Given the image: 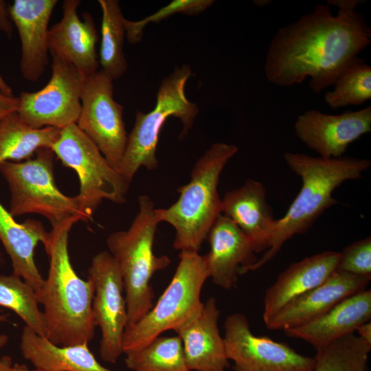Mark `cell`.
I'll use <instances>...</instances> for the list:
<instances>
[{
  "label": "cell",
  "instance_id": "obj_1",
  "mask_svg": "<svg viewBox=\"0 0 371 371\" xmlns=\"http://www.w3.org/2000/svg\"><path fill=\"white\" fill-rule=\"evenodd\" d=\"M358 0H333L317 4L297 21L279 28L266 55L265 74L280 87L311 78L319 93L334 86L340 75L361 60L359 54L371 43V30L357 11Z\"/></svg>",
  "mask_w": 371,
  "mask_h": 371
},
{
  "label": "cell",
  "instance_id": "obj_2",
  "mask_svg": "<svg viewBox=\"0 0 371 371\" xmlns=\"http://www.w3.org/2000/svg\"><path fill=\"white\" fill-rule=\"evenodd\" d=\"M78 221L70 218L52 227L45 247L49 258L48 276L35 293L43 306L45 337L60 346L88 344L96 326L92 315L93 282L77 275L69 254V232Z\"/></svg>",
  "mask_w": 371,
  "mask_h": 371
},
{
  "label": "cell",
  "instance_id": "obj_3",
  "mask_svg": "<svg viewBox=\"0 0 371 371\" xmlns=\"http://www.w3.org/2000/svg\"><path fill=\"white\" fill-rule=\"evenodd\" d=\"M284 159L300 177L302 187L285 215L276 220L268 249L249 271L271 260L289 239L306 232L326 210L337 203L332 195L335 189L345 181L361 177L371 164L366 159H324L293 153H285Z\"/></svg>",
  "mask_w": 371,
  "mask_h": 371
},
{
  "label": "cell",
  "instance_id": "obj_4",
  "mask_svg": "<svg viewBox=\"0 0 371 371\" xmlns=\"http://www.w3.org/2000/svg\"><path fill=\"white\" fill-rule=\"evenodd\" d=\"M238 152L223 142L212 144L193 166L190 181L179 187L178 199L166 208H156L159 223L175 230L172 247L181 251L199 252L218 216L222 201L218 193L221 172Z\"/></svg>",
  "mask_w": 371,
  "mask_h": 371
},
{
  "label": "cell",
  "instance_id": "obj_5",
  "mask_svg": "<svg viewBox=\"0 0 371 371\" xmlns=\"http://www.w3.org/2000/svg\"><path fill=\"white\" fill-rule=\"evenodd\" d=\"M137 201L139 210L128 229L113 232L106 239L109 252L117 262L122 277L127 326L137 322L153 308L155 294L151 278L171 263L168 256H157L153 251L159 223L153 201L148 195L143 194L139 196Z\"/></svg>",
  "mask_w": 371,
  "mask_h": 371
},
{
  "label": "cell",
  "instance_id": "obj_6",
  "mask_svg": "<svg viewBox=\"0 0 371 371\" xmlns=\"http://www.w3.org/2000/svg\"><path fill=\"white\" fill-rule=\"evenodd\" d=\"M192 76L189 65L177 66L164 78L159 85L155 108L148 113L138 111L133 129L128 135L120 173L131 183L140 167L148 170L158 166L156 156L160 131L170 117L179 118L183 125L179 139L192 129L199 113L197 104L185 93L187 81Z\"/></svg>",
  "mask_w": 371,
  "mask_h": 371
},
{
  "label": "cell",
  "instance_id": "obj_7",
  "mask_svg": "<svg viewBox=\"0 0 371 371\" xmlns=\"http://www.w3.org/2000/svg\"><path fill=\"white\" fill-rule=\"evenodd\" d=\"M174 276L153 308L137 322L126 327L123 353L142 348L168 330H175L202 308L203 286L209 274L199 252L181 251Z\"/></svg>",
  "mask_w": 371,
  "mask_h": 371
},
{
  "label": "cell",
  "instance_id": "obj_8",
  "mask_svg": "<svg viewBox=\"0 0 371 371\" xmlns=\"http://www.w3.org/2000/svg\"><path fill=\"white\" fill-rule=\"evenodd\" d=\"M54 157L51 148H42L33 159L0 164V172L10 190L9 212L14 217L42 215L52 227L74 218L87 222L76 196L65 195L58 188L54 176Z\"/></svg>",
  "mask_w": 371,
  "mask_h": 371
},
{
  "label": "cell",
  "instance_id": "obj_9",
  "mask_svg": "<svg viewBox=\"0 0 371 371\" xmlns=\"http://www.w3.org/2000/svg\"><path fill=\"white\" fill-rule=\"evenodd\" d=\"M51 149L65 166L76 172L80 189L76 196L80 212L88 221L104 200L117 204L126 201L131 183L109 165L76 124L61 129Z\"/></svg>",
  "mask_w": 371,
  "mask_h": 371
},
{
  "label": "cell",
  "instance_id": "obj_10",
  "mask_svg": "<svg viewBox=\"0 0 371 371\" xmlns=\"http://www.w3.org/2000/svg\"><path fill=\"white\" fill-rule=\"evenodd\" d=\"M113 81L102 69L85 78L76 125L120 172L128 134L123 120L124 107L113 97Z\"/></svg>",
  "mask_w": 371,
  "mask_h": 371
},
{
  "label": "cell",
  "instance_id": "obj_11",
  "mask_svg": "<svg viewBox=\"0 0 371 371\" xmlns=\"http://www.w3.org/2000/svg\"><path fill=\"white\" fill-rule=\"evenodd\" d=\"M52 56V75L46 85L35 92L22 91L17 113L34 129L52 126L63 129L76 124L81 111L85 77L71 64Z\"/></svg>",
  "mask_w": 371,
  "mask_h": 371
},
{
  "label": "cell",
  "instance_id": "obj_12",
  "mask_svg": "<svg viewBox=\"0 0 371 371\" xmlns=\"http://www.w3.org/2000/svg\"><path fill=\"white\" fill-rule=\"evenodd\" d=\"M88 274L94 284L93 318L101 331L100 356L104 361L115 363L123 354V336L128 324L122 274L109 251L93 257Z\"/></svg>",
  "mask_w": 371,
  "mask_h": 371
},
{
  "label": "cell",
  "instance_id": "obj_13",
  "mask_svg": "<svg viewBox=\"0 0 371 371\" xmlns=\"http://www.w3.org/2000/svg\"><path fill=\"white\" fill-rule=\"evenodd\" d=\"M224 344L234 371H313L315 358L302 355L286 344L255 335L248 319L236 313L224 322Z\"/></svg>",
  "mask_w": 371,
  "mask_h": 371
},
{
  "label": "cell",
  "instance_id": "obj_14",
  "mask_svg": "<svg viewBox=\"0 0 371 371\" xmlns=\"http://www.w3.org/2000/svg\"><path fill=\"white\" fill-rule=\"evenodd\" d=\"M296 136L324 159L342 157L348 146L371 131V107L340 115L309 110L294 125Z\"/></svg>",
  "mask_w": 371,
  "mask_h": 371
},
{
  "label": "cell",
  "instance_id": "obj_15",
  "mask_svg": "<svg viewBox=\"0 0 371 371\" xmlns=\"http://www.w3.org/2000/svg\"><path fill=\"white\" fill-rule=\"evenodd\" d=\"M210 251L203 256L209 278L223 289L235 286L238 276L256 262L250 238L229 218L220 214L206 238Z\"/></svg>",
  "mask_w": 371,
  "mask_h": 371
},
{
  "label": "cell",
  "instance_id": "obj_16",
  "mask_svg": "<svg viewBox=\"0 0 371 371\" xmlns=\"http://www.w3.org/2000/svg\"><path fill=\"white\" fill-rule=\"evenodd\" d=\"M80 4V0L64 1L62 19L49 29L48 48L52 56L74 65L85 78L98 71V34L89 13L83 12L79 18Z\"/></svg>",
  "mask_w": 371,
  "mask_h": 371
},
{
  "label": "cell",
  "instance_id": "obj_17",
  "mask_svg": "<svg viewBox=\"0 0 371 371\" xmlns=\"http://www.w3.org/2000/svg\"><path fill=\"white\" fill-rule=\"evenodd\" d=\"M370 280V276L335 271L322 284L286 304L265 324L269 330H284L302 326L366 289Z\"/></svg>",
  "mask_w": 371,
  "mask_h": 371
},
{
  "label": "cell",
  "instance_id": "obj_18",
  "mask_svg": "<svg viewBox=\"0 0 371 371\" xmlns=\"http://www.w3.org/2000/svg\"><path fill=\"white\" fill-rule=\"evenodd\" d=\"M57 0H14L10 16L21 43L20 71L30 82L37 81L49 63L48 24Z\"/></svg>",
  "mask_w": 371,
  "mask_h": 371
},
{
  "label": "cell",
  "instance_id": "obj_19",
  "mask_svg": "<svg viewBox=\"0 0 371 371\" xmlns=\"http://www.w3.org/2000/svg\"><path fill=\"white\" fill-rule=\"evenodd\" d=\"M221 311L210 297L201 310L174 330L182 341L190 371H226L229 368L218 322Z\"/></svg>",
  "mask_w": 371,
  "mask_h": 371
},
{
  "label": "cell",
  "instance_id": "obj_20",
  "mask_svg": "<svg viewBox=\"0 0 371 371\" xmlns=\"http://www.w3.org/2000/svg\"><path fill=\"white\" fill-rule=\"evenodd\" d=\"M371 318V291L364 289L345 298L322 315L295 328L285 335L302 339L320 350L333 341L355 333Z\"/></svg>",
  "mask_w": 371,
  "mask_h": 371
},
{
  "label": "cell",
  "instance_id": "obj_21",
  "mask_svg": "<svg viewBox=\"0 0 371 371\" xmlns=\"http://www.w3.org/2000/svg\"><path fill=\"white\" fill-rule=\"evenodd\" d=\"M266 193L262 183L248 179L221 199L222 214L250 238L256 253L268 249L277 220L267 203Z\"/></svg>",
  "mask_w": 371,
  "mask_h": 371
},
{
  "label": "cell",
  "instance_id": "obj_22",
  "mask_svg": "<svg viewBox=\"0 0 371 371\" xmlns=\"http://www.w3.org/2000/svg\"><path fill=\"white\" fill-rule=\"evenodd\" d=\"M339 252L327 251L291 264L267 290L263 300V320L286 304L325 282L335 271Z\"/></svg>",
  "mask_w": 371,
  "mask_h": 371
},
{
  "label": "cell",
  "instance_id": "obj_23",
  "mask_svg": "<svg viewBox=\"0 0 371 371\" xmlns=\"http://www.w3.org/2000/svg\"><path fill=\"white\" fill-rule=\"evenodd\" d=\"M49 232L37 220L17 223L0 202V241L10 258L12 273L21 278L35 293L43 286L45 279L34 258L39 243L45 247L49 242Z\"/></svg>",
  "mask_w": 371,
  "mask_h": 371
},
{
  "label": "cell",
  "instance_id": "obj_24",
  "mask_svg": "<svg viewBox=\"0 0 371 371\" xmlns=\"http://www.w3.org/2000/svg\"><path fill=\"white\" fill-rule=\"evenodd\" d=\"M20 349L24 359L36 368L56 371H112L102 366L88 344L60 346L25 326Z\"/></svg>",
  "mask_w": 371,
  "mask_h": 371
},
{
  "label": "cell",
  "instance_id": "obj_25",
  "mask_svg": "<svg viewBox=\"0 0 371 371\" xmlns=\"http://www.w3.org/2000/svg\"><path fill=\"white\" fill-rule=\"evenodd\" d=\"M61 129L46 126L31 128L14 112L0 121V164L30 159L42 148H49L59 137Z\"/></svg>",
  "mask_w": 371,
  "mask_h": 371
},
{
  "label": "cell",
  "instance_id": "obj_26",
  "mask_svg": "<svg viewBox=\"0 0 371 371\" xmlns=\"http://www.w3.org/2000/svg\"><path fill=\"white\" fill-rule=\"evenodd\" d=\"M98 2L102 10L99 63L101 69L114 80L122 76L128 67L123 51L125 18L117 0H98Z\"/></svg>",
  "mask_w": 371,
  "mask_h": 371
},
{
  "label": "cell",
  "instance_id": "obj_27",
  "mask_svg": "<svg viewBox=\"0 0 371 371\" xmlns=\"http://www.w3.org/2000/svg\"><path fill=\"white\" fill-rule=\"evenodd\" d=\"M133 371H190L179 336H159L139 350L125 354Z\"/></svg>",
  "mask_w": 371,
  "mask_h": 371
},
{
  "label": "cell",
  "instance_id": "obj_28",
  "mask_svg": "<svg viewBox=\"0 0 371 371\" xmlns=\"http://www.w3.org/2000/svg\"><path fill=\"white\" fill-rule=\"evenodd\" d=\"M371 345L355 333L317 350L313 371H368Z\"/></svg>",
  "mask_w": 371,
  "mask_h": 371
},
{
  "label": "cell",
  "instance_id": "obj_29",
  "mask_svg": "<svg viewBox=\"0 0 371 371\" xmlns=\"http://www.w3.org/2000/svg\"><path fill=\"white\" fill-rule=\"evenodd\" d=\"M0 306L12 310L36 334L45 337L43 312L35 291L21 278L0 274Z\"/></svg>",
  "mask_w": 371,
  "mask_h": 371
},
{
  "label": "cell",
  "instance_id": "obj_30",
  "mask_svg": "<svg viewBox=\"0 0 371 371\" xmlns=\"http://www.w3.org/2000/svg\"><path fill=\"white\" fill-rule=\"evenodd\" d=\"M335 88L325 95L333 109L360 105L371 98V68L361 60L346 69L335 82Z\"/></svg>",
  "mask_w": 371,
  "mask_h": 371
},
{
  "label": "cell",
  "instance_id": "obj_31",
  "mask_svg": "<svg viewBox=\"0 0 371 371\" xmlns=\"http://www.w3.org/2000/svg\"><path fill=\"white\" fill-rule=\"evenodd\" d=\"M214 2L212 0H173L143 19L134 21L124 19V25L128 41L133 44L139 42L144 29L150 23H159L176 14L195 16L207 10Z\"/></svg>",
  "mask_w": 371,
  "mask_h": 371
},
{
  "label": "cell",
  "instance_id": "obj_32",
  "mask_svg": "<svg viewBox=\"0 0 371 371\" xmlns=\"http://www.w3.org/2000/svg\"><path fill=\"white\" fill-rule=\"evenodd\" d=\"M336 271L371 277V238L357 240L339 252Z\"/></svg>",
  "mask_w": 371,
  "mask_h": 371
},
{
  "label": "cell",
  "instance_id": "obj_33",
  "mask_svg": "<svg viewBox=\"0 0 371 371\" xmlns=\"http://www.w3.org/2000/svg\"><path fill=\"white\" fill-rule=\"evenodd\" d=\"M19 104L18 97L9 96L0 91V121L9 114L16 112Z\"/></svg>",
  "mask_w": 371,
  "mask_h": 371
},
{
  "label": "cell",
  "instance_id": "obj_34",
  "mask_svg": "<svg viewBox=\"0 0 371 371\" xmlns=\"http://www.w3.org/2000/svg\"><path fill=\"white\" fill-rule=\"evenodd\" d=\"M14 24L10 16L8 6L5 1L0 0V31L11 37L13 32Z\"/></svg>",
  "mask_w": 371,
  "mask_h": 371
},
{
  "label": "cell",
  "instance_id": "obj_35",
  "mask_svg": "<svg viewBox=\"0 0 371 371\" xmlns=\"http://www.w3.org/2000/svg\"><path fill=\"white\" fill-rule=\"evenodd\" d=\"M357 336L371 345V323L367 322L360 325L356 330Z\"/></svg>",
  "mask_w": 371,
  "mask_h": 371
},
{
  "label": "cell",
  "instance_id": "obj_36",
  "mask_svg": "<svg viewBox=\"0 0 371 371\" xmlns=\"http://www.w3.org/2000/svg\"><path fill=\"white\" fill-rule=\"evenodd\" d=\"M12 366L10 356L5 355L0 358V371H12Z\"/></svg>",
  "mask_w": 371,
  "mask_h": 371
},
{
  "label": "cell",
  "instance_id": "obj_37",
  "mask_svg": "<svg viewBox=\"0 0 371 371\" xmlns=\"http://www.w3.org/2000/svg\"><path fill=\"white\" fill-rule=\"evenodd\" d=\"M0 91L9 96L13 95L12 88L6 83V82L4 80V79L1 76V74H0Z\"/></svg>",
  "mask_w": 371,
  "mask_h": 371
},
{
  "label": "cell",
  "instance_id": "obj_38",
  "mask_svg": "<svg viewBox=\"0 0 371 371\" xmlns=\"http://www.w3.org/2000/svg\"><path fill=\"white\" fill-rule=\"evenodd\" d=\"M12 371H56V370H48L41 368H35L34 370H30L26 365L14 363L12 366Z\"/></svg>",
  "mask_w": 371,
  "mask_h": 371
},
{
  "label": "cell",
  "instance_id": "obj_39",
  "mask_svg": "<svg viewBox=\"0 0 371 371\" xmlns=\"http://www.w3.org/2000/svg\"><path fill=\"white\" fill-rule=\"evenodd\" d=\"M8 336L6 335H0V350L4 347L8 341Z\"/></svg>",
  "mask_w": 371,
  "mask_h": 371
},
{
  "label": "cell",
  "instance_id": "obj_40",
  "mask_svg": "<svg viewBox=\"0 0 371 371\" xmlns=\"http://www.w3.org/2000/svg\"><path fill=\"white\" fill-rule=\"evenodd\" d=\"M257 6L262 7L269 4L271 1L269 0H258L253 1Z\"/></svg>",
  "mask_w": 371,
  "mask_h": 371
},
{
  "label": "cell",
  "instance_id": "obj_41",
  "mask_svg": "<svg viewBox=\"0 0 371 371\" xmlns=\"http://www.w3.org/2000/svg\"><path fill=\"white\" fill-rule=\"evenodd\" d=\"M1 313H2V311L0 310V322H8L10 315L9 314Z\"/></svg>",
  "mask_w": 371,
  "mask_h": 371
},
{
  "label": "cell",
  "instance_id": "obj_42",
  "mask_svg": "<svg viewBox=\"0 0 371 371\" xmlns=\"http://www.w3.org/2000/svg\"><path fill=\"white\" fill-rule=\"evenodd\" d=\"M5 262L4 256L1 251L0 250V265H3Z\"/></svg>",
  "mask_w": 371,
  "mask_h": 371
}]
</instances>
